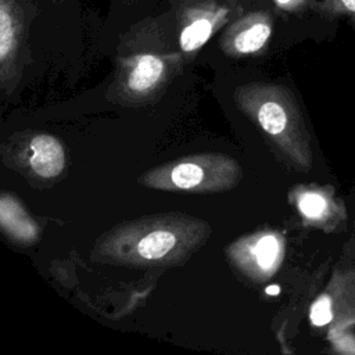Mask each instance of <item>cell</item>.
Listing matches in <instances>:
<instances>
[{"label": "cell", "mask_w": 355, "mask_h": 355, "mask_svg": "<svg viewBox=\"0 0 355 355\" xmlns=\"http://www.w3.org/2000/svg\"><path fill=\"white\" fill-rule=\"evenodd\" d=\"M211 234L205 220L165 214L114 227L93 248L94 261L130 268H169L187 259Z\"/></svg>", "instance_id": "6da1fadb"}, {"label": "cell", "mask_w": 355, "mask_h": 355, "mask_svg": "<svg viewBox=\"0 0 355 355\" xmlns=\"http://www.w3.org/2000/svg\"><path fill=\"white\" fill-rule=\"evenodd\" d=\"M234 98L291 165L300 171L311 168L309 136L290 90L276 85L251 83L239 87Z\"/></svg>", "instance_id": "7a4b0ae2"}, {"label": "cell", "mask_w": 355, "mask_h": 355, "mask_svg": "<svg viewBox=\"0 0 355 355\" xmlns=\"http://www.w3.org/2000/svg\"><path fill=\"white\" fill-rule=\"evenodd\" d=\"M241 176L239 162L226 154H196L153 168L139 182L157 190L218 193L233 189Z\"/></svg>", "instance_id": "3957f363"}, {"label": "cell", "mask_w": 355, "mask_h": 355, "mask_svg": "<svg viewBox=\"0 0 355 355\" xmlns=\"http://www.w3.org/2000/svg\"><path fill=\"white\" fill-rule=\"evenodd\" d=\"M234 4L215 0H190L179 10V46L183 53H194L230 18Z\"/></svg>", "instance_id": "277c9868"}, {"label": "cell", "mask_w": 355, "mask_h": 355, "mask_svg": "<svg viewBox=\"0 0 355 355\" xmlns=\"http://www.w3.org/2000/svg\"><path fill=\"white\" fill-rule=\"evenodd\" d=\"M32 6L28 0H0V69L3 83L15 78L24 51Z\"/></svg>", "instance_id": "5b68a950"}, {"label": "cell", "mask_w": 355, "mask_h": 355, "mask_svg": "<svg viewBox=\"0 0 355 355\" xmlns=\"http://www.w3.org/2000/svg\"><path fill=\"white\" fill-rule=\"evenodd\" d=\"M273 31L269 11L258 10L236 18L222 36V47L230 55H248L262 50Z\"/></svg>", "instance_id": "8992f818"}, {"label": "cell", "mask_w": 355, "mask_h": 355, "mask_svg": "<svg viewBox=\"0 0 355 355\" xmlns=\"http://www.w3.org/2000/svg\"><path fill=\"white\" fill-rule=\"evenodd\" d=\"M125 82L135 94H144L153 90L165 76L168 62L157 53H140L126 61Z\"/></svg>", "instance_id": "52a82bcc"}, {"label": "cell", "mask_w": 355, "mask_h": 355, "mask_svg": "<svg viewBox=\"0 0 355 355\" xmlns=\"http://www.w3.org/2000/svg\"><path fill=\"white\" fill-rule=\"evenodd\" d=\"M31 166L33 172L46 179L57 178L65 166V153L54 136L37 135L31 141Z\"/></svg>", "instance_id": "ba28073f"}, {"label": "cell", "mask_w": 355, "mask_h": 355, "mask_svg": "<svg viewBox=\"0 0 355 355\" xmlns=\"http://www.w3.org/2000/svg\"><path fill=\"white\" fill-rule=\"evenodd\" d=\"M0 219L3 229L21 243H31L36 239L37 229L33 220L15 202L14 198L3 196L0 207Z\"/></svg>", "instance_id": "9c48e42d"}, {"label": "cell", "mask_w": 355, "mask_h": 355, "mask_svg": "<svg viewBox=\"0 0 355 355\" xmlns=\"http://www.w3.org/2000/svg\"><path fill=\"white\" fill-rule=\"evenodd\" d=\"M301 215L312 223H327L338 218L336 202L324 193L318 190H305L297 198Z\"/></svg>", "instance_id": "30bf717a"}, {"label": "cell", "mask_w": 355, "mask_h": 355, "mask_svg": "<svg viewBox=\"0 0 355 355\" xmlns=\"http://www.w3.org/2000/svg\"><path fill=\"white\" fill-rule=\"evenodd\" d=\"M280 251L282 244L275 234L261 236L252 248L257 265L262 272L273 270L276 268V263L280 258Z\"/></svg>", "instance_id": "8fae6325"}, {"label": "cell", "mask_w": 355, "mask_h": 355, "mask_svg": "<svg viewBox=\"0 0 355 355\" xmlns=\"http://www.w3.org/2000/svg\"><path fill=\"white\" fill-rule=\"evenodd\" d=\"M311 6L319 15L329 19L345 18L355 28V0H319Z\"/></svg>", "instance_id": "7c38bea8"}, {"label": "cell", "mask_w": 355, "mask_h": 355, "mask_svg": "<svg viewBox=\"0 0 355 355\" xmlns=\"http://www.w3.org/2000/svg\"><path fill=\"white\" fill-rule=\"evenodd\" d=\"M309 318L315 326H326L333 320L331 304H330V298L327 294H322L312 304Z\"/></svg>", "instance_id": "4fadbf2b"}, {"label": "cell", "mask_w": 355, "mask_h": 355, "mask_svg": "<svg viewBox=\"0 0 355 355\" xmlns=\"http://www.w3.org/2000/svg\"><path fill=\"white\" fill-rule=\"evenodd\" d=\"M273 3L288 12H297L309 4V0H273Z\"/></svg>", "instance_id": "5bb4252c"}, {"label": "cell", "mask_w": 355, "mask_h": 355, "mask_svg": "<svg viewBox=\"0 0 355 355\" xmlns=\"http://www.w3.org/2000/svg\"><path fill=\"white\" fill-rule=\"evenodd\" d=\"M266 293H269V294H276V293H279V287L270 286L269 288H266Z\"/></svg>", "instance_id": "9a60e30c"}, {"label": "cell", "mask_w": 355, "mask_h": 355, "mask_svg": "<svg viewBox=\"0 0 355 355\" xmlns=\"http://www.w3.org/2000/svg\"><path fill=\"white\" fill-rule=\"evenodd\" d=\"M122 1H123V3H125V4H129V3H132V1H133V0H122Z\"/></svg>", "instance_id": "2e32d148"}, {"label": "cell", "mask_w": 355, "mask_h": 355, "mask_svg": "<svg viewBox=\"0 0 355 355\" xmlns=\"http://www.w3.org/2000/svg\"><path fill=\"white\" fill-rule=\"evenodd\" d=\"M225 1H227V3H230V4H234V0H225Z\"/></svg>", "instance_id": "e0dca14e"}]
</instances>
